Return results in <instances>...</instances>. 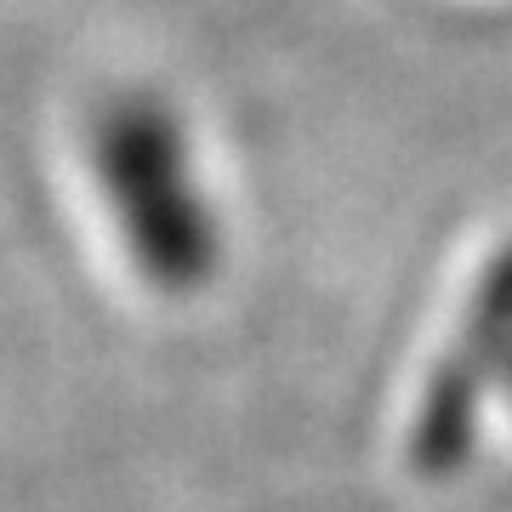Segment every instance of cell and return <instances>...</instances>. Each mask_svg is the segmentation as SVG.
I'll use <instances>...</instances> for the list:
<instances>
[{"instance_id": "1", "label": "cell", "mask_w": 512, "mask_h": 512, "mask_svg": "<svg viewBox=\"0 0 512 512\" xmlns=\"http://www.w3.org/2000/svg\"><path fill=\"white\" fill-rule=\"evenodd\" d=\"M92 165L126 256L165 296L200 291L217 268V222L200 194L188 137L160 97H114L92 126Z\"/></svg>"}]
</instances>
